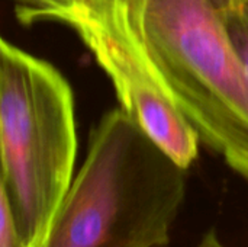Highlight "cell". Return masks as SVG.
I'll use <instances>...</instances> for the list:
<instances>
[{
	"instance_id": "1",
	"label": "cell",
	"mask_w": 248,
	"mask_h": 247,
	"mask_svg": "<svg viewBox=\"0 0 248 247\" xmlns=\"http://www.w3.org/2000/svg\"><path fill=\"white\" fill-rule=\"evenodd\" d=\"M151 73L201 143L248 181V70L225 23L230 0H115Z\"/></svg>"
},
{
	"instance_id": "2",
	"label": "cell",
	"mask_w": 248,
	"mask_h": 247,
	"mask_svg": "<svg viewBox=\"0 0 248 247\" xmlns=\"http://www.w3.org/2000/svg\"><path fill=\"white\" fill-rule=\"evenodd\" d=\"M186 172L122 106L108 111L41 247H166Z\"/></svg>"
},
{
	"instance_id": "8",
	"label": "cell",
	"mask_w": 248,
	"mask_h": 247,
	"mask_svg": "<svg viewBox=\"0 0 248 247\" xmlns=\"http://www.w3.org/2000/svg\"><path fill=\"white\" fill-rule=\"evenodd\" d=\"M196 247H225V246L218 240V237H217V233H215V231H209V233H206V234L202 237L201 243H199Z\"/></svg>"
},
{
	"instance_id": "4",
	"label": "cell",
	"mask_w": 248,
	"mask_h": 247,
	"mask_svg": "<svg viewBox=\"0 0 248 247\" xmlns=\"http://www.w3.org/2000/svg\"><path fill=\"white\" fill-rule=\"evenodd\" d=\"M108 74L122 106L180 166L199 156L201 138L151 73L115 0H87L68 25Z\"/></svg>"
},
{
	"instance_id": "6",
	"label": "cell",
	"mask_w": 248,
	"mask_h": 247,
	"mask_svg": "<svg viewBox=\"0 0 248 247\" xmlns=\"http://www.w3.org/2000/svg\"><path fill=\"white\" fill-rule=\"evenodd\" d=\"M225 23L230 38L248 70V0H230Z\"/></svg>"
},
{
	"instance_id": "7",
	"label": "cell",
	"mask_w": 248,
	"mask_h": 247,
	"mask_svg": "<svg viewBox=\"0 0 248 247\" xmlns=\"http://www.w3.org/2000/svg\"><path fill=\"white\" fill-rule=\"evenodd\" d=\"M0 247H28L20 230L16 224L13 213L6 197L1 195V226H0Z\"/></svg>"
},
{
	"instance_id": "3",
	"label": "cell",
	"mask_w": 248,
	"mask_h": 247,
	"mask_svg": "<svg viewBox=\"0 0 248 247\" xmlns=\"http://www.w3.org/2000/svg\"><path fill=\"white\" fill-rule=\"evenodd\" d=\"M1 185L28 247H41L77 156L73 90L51 63L0 44Z\"/></svg>"
},
{
	"instance_id": "5",
	"label": "cell",
	"mask_w": 248,
	"mask_h": 247,
	"mask_svg": "<svg viewBox=\"0 0 248 247\" xmlns=\"http://www.w3.org/2000/svg\"><path fill=\"white\" fill-rule=\"evenodd\" d=\"M17 19L29 25L38 20H58L70 25L87 0H12Z\"/></svg>"
}]
</instances>
